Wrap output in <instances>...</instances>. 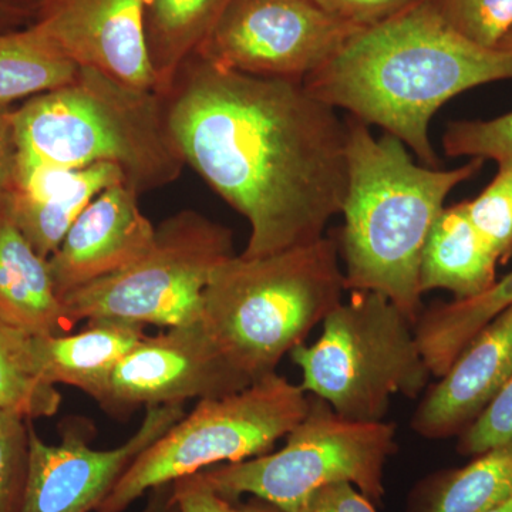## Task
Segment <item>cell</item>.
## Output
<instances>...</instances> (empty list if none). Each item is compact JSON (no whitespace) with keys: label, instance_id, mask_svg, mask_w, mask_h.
I'll list each match as a JSON object with an SVG mask.
<instances>
[{"label":"cell","instance_id":"obj_1","mask_svg":"<svg viewBox=\"0 0 512 512\" xmlns=\"http://www.w3.org/2000/svg\"><path fill=\"white\" fill-rule=\"evenodd\" d=\"M185 165L251 227L245 258L312 244L342 211L346 121L303 82L232 72L194 55L164 94Z\"/></svg>","mask_w":512,"mask_h":512},{"label":"cell","instance_id":"obj_17","mask_svg":"<svg viewBox=\"0 0 512 512\" xmlns=\"http://www.w3.org/2000/svg\"><path fill=\"white\" fill-rule=\"evenodd\" d=\"M144 336L138 323L97 319L79 333L28 336L26 350L43 382L76 387L96 400L114 367Z\"/></svg>","mask_w":512,"mask_h":512},{"label":"cell","instance_id":"obj_10","mask_svg":"<svg viewBox=\"0 0 512 512\" xmlns=\"http://www.w3.org/2000/svg\"><path fill=\"white\" fill-rule=\"evenodd\" d=\"M359 30L313 0H232L197 56L232 72L303 82Z\"/></svg>","mask_w":512,"mask_h":512},{"label":"cell","instance_id":"obj_19","mask_svg":"<svg viewBox=\"0 0 512 512\" xmlns=\"http://www.w3.org/2000/svg\"><path fill=\"white\" fill-rule=\"evenodd\" d=\"M497 255L468 217L464 202L441 211L421 254L419 286L444 289L456 301L483 295L497 282Z\"/></svg>","mask_w":512,"mask_h":512},{"label":"cell","instance_id":"obj_16","mask_svg":"<svg viewBox=\"0 0 512 512\" xmlns=\"http://www.w3.org/2000/svg\"><path fill=\"white\" fill-rule=\"evenodd\" d=\"M120 183L126 184L124 174L113 164L66 170L18 163L0 205L37 254L49 259L90 202Z\"/></svg>","mask_w":512,"mask_h":512},{"label":"cell","instance_id":"obj_15","mask_svg":"<svg viewBox=\"0 0 512 512\" xmlns=\"http://www.w3.org/2000/svg\"><path fill=\"white\" fill-rule=\"evenodd\" d=\"M512 377V305L470 340L412 419L424 439L457 436L490 406Z\"/></svg>","mask_w":512,"mask_h":512},{"label":"cell","instance_id":"obj_2","mask_svg":"<svg viewBox=\"0 0 512 512\" xmlns=\"http://www.w3.org/2000/svg\"><path fill=\"white\" fill-rule=\"evenodd\" d=\"M500 80H512V53L476 45L444 19L436 0H421L356 32L303 84L316 99L383 128L421 163L437 167L429 131L437 111L458 94Z\"/></svg>","mask_w":512,"mask_h":512},{"label":"cell","instance_id":"obj_36","mask_svg":"<svg viewBox=\"0 0 512 512\" xmlns=\"http://www.w3.org/2000/svg\"><path fill=\"white\" fill-rule=\"evenodd\" d=\"M0 2L30 10V12H33L36 15V10L39 9V6L42 5L45 0H0Z\"/></svg>","mask_w":512,"mask_h":512},{"label":"cell","instance_id":"obj_20","mask_svg":"<svg viewBox=\"0 0 512 512\" xmlns=\"http://www.w3.org/2000/svg\"><path fill=\"white\" fill-rule=\"evenodd\" d=\"M232 0H144L148 56L164 96L204 45Z\"/></svg>","mask_w":512,"mask_h":512},{"label":"cell","instance_id":"obj_7","mask_svg":"<svg viewBox=\"0 0 512 512\" xmlns=\"http://www.w3.org/2000/svg\"><path fill=\"white\" fill-rule=\"evenodd\" d=\"M308 409L309 394L278 373L241 392L200 400L138 456L96 512H124L160 485L271 453Z\"/></svg>","mask_w":512,"mask_h":512},{"label":"cell","instance_id":"obj_13","mask_svg":"<svg viewBox=\"0 0 512 512\" xmlns=\"http://www.w3.org/2000/svg\"><path fill=\"white\" fill-rule=\"evenodd\" d=\"M32 25L77 66L157 92L144 0H45Z\"/></svg>","mask_w":512,"mask_h":512},{"label":"cell","instance_id":"obj_23","mask_svg":"<svg viewBox=\"0 0 512 512\" xmlns=\"http://www.w3.org/2000/svg\"><path fill=\"white\" fill-rule=\"evenodd\" d=\"M79 69L33 25L0 32V107L66 86Z\"/></svg>","mask_w":512,"mask_h":512},{"label":"cell","instance_id":"obj_28","mask_svg":"<svg viewBox=\"0 0 512 512\" xmlns=\"http://www.w3.org/2000/svg\"><path fill=\"white\" fill-rule=\"evenodd\" d=\"M29 467V419L0 412V512H20Z\"/></svg>","mask_w":512,"mask_h":512},{"label":"cell","instance_id":"obj_25","mask_svg":"<svg viewBox=\"0 0 512 512\" xmlns=\"http://www.w3.org/2000/svg\"><path fill=\"white\" fill-rule=\"evenodd\" d=\"M468 217L498 261L512 255V163L498 164V173L477 198L464 201Z\"/></svg>","mask_w":512,"mask_h":512},{"label":"cell","instance_id":"obj_38","mask_svg":"<svg viewBox=\"0 0 512 512\" xmlns=\"http://www.w3.org/2000/svg\"><path fill=\"white\" fill-rule=\"evenodd\" d=\"M487 512H512V498L511 500L505 501V503L498 505V507Z\"/></svg>","mask_w":512,"mask_h":512},{"label":"cell","instance_id":"obj_8","mask_svg":"<svg viewBox=\"0 0 512 512\" xmlns=\"http://www.w3.org/2000/svg\"><path fill=\"white\" fill-rule=\"evenodd\" d=\"M394 439L393 423L345 419L309 394L308 413L281 450L205 468L200 474L228 500L249 494L284 512H296L313 491L339 481H348L372 503H380L384 467L397 450Z\"/></svg>","mask_w":512,"mask_h":512},{"label":"cell","instance_id":"obj_32","mask_svg":"<svg viewBox=\"0 0 512 512\" xmlns=\"http://www.w3.org/2000/svg\"><path fill=\"white\" fill-rule=\"evenodd\" d=\"M296 512H376L372 501L355 485L339 481L313 491Z\"/></svg>","mask_w":512,"mask_h":512},{"label":"cell","instance_id":"obj_21","mask_svg":"<svg viewBox=\"0 0 512 512\" xmlns=\"http://www.w3.org/2000/svg\"><path fill=\"white\" fill-rule=\"evenodd\" d=\"M512 498V444L417 485L407 512H487Z\"/></svg>","mask_w":512,"mask_h":512},{"label":"cell","instance_id":"obj_27","mask_svg":"<svg viewBox=\"0 0 512 512\" xmlns=\"http://www.w3.org/2000/svg\"><path fill=\"white\" fill-rule=\"evenodd\" d=\"M441 15L476 45L498 50L512 29V0H436Z\"/></svg>","mask_w":512,"mask_h":512},{"label":"cell","instance_id":"obj_31","mask_svg":"<svg viewBox=\"0 0 512 512\" xmlns=\"http://www.w3.org/2000/svg\"><path fill=\"white\" fill-rule=\"evenodd\" d=\"M333 18L356 29L372 28L406 12L421 0H313Z\"/></svg>","mask_w":512,"mask_h":512},{"label":"cell","instance_id":"obj_29","mask_svg":"<svg viewBox=\"0 0 512 512\" xmlns=\"http://www.w3.org/2000/svg\"><path fill=\"white\" fill-rule=\"evenodd\" d=\"M507 444H512V377L490 406L460 434L458 451L477 457Z\"/></svg>","mask_w":512,"mask_h":512},{"label":"cell","instance_id":"obj_14","mask_svg":"<svg viewBox=\"0 0 512 512\" xmlns=\"http://www.w3.org/2000/svg\"><path fill=\"white\" fill-rule=\"evenodd\" d=\"M133 188L114 184L97 195L47 259L60 299L123 271L146 255L156 227L138 205Z\"/></svg>","mask_w":512,"mask_h":512},{"label":"cell","instance_id":"obj_12","mask_svg":"<svg viewBox=\"0 0 512 512\" xmlns=\"http://www.w3.org/2000/svg\"><path fill=\"white\" fill-rule=\"evenodd\" d=\"M185 414V404L148 407L133 436L110 450H94L82 430H66L59 444H47L29 420L28 480L20 512L97 511L128 467Z\"/></svg>","mask_w":512,"mask_h":512},{"label":"cell","instance_id":"obj_6","mask_svg":"<svg viewBox=\"0 0 512 512\" xmlns=\"http://www.w3.org/2000/svg\"><path fill=\"white\" fill-rule=\"evenodd\" d=\"M303 392L319 397L339 416L383 421L396 394L417 399L431 375L414 325L382 293L353 291L323 320L313 345L296 346Z\"/></svg>","mask_w":512,"mask_h":512},{"label":"cell","instance_id":"obj_3","mask_svg":"<svg viewBox=\"0 0 512 512\" xmlns=\"http://www.w3.org/2000/svg\"><path fill=\"white\" fill-rule=\"evenodd\" d=\"M348 187L338 239L346 291L382 293L416 325L423 312L421 254L450 192L474 177L484 161L451 170L417 164L407 147L367 124L346 120Z\"/></svg>","mask_w":512,"mask_h":512},{"label":"cell","instance_id":"obj_11","mask_svg":"<svg viewBox=\"0 0 512 512\" xmlns=\"http://www.w3.org/2000/svg\"><path fill=\"white\" fill-rule=\"evenodd\" d=\"M249 386L200 318L144 336L114 367L96 402L114 416H126L138 407L220 399Z\"/></svg>","mask_w":512,"mask_h":512},{"label":"cell","instance_id":"obj_24","mask_svg":"<svg viewBox=\"0 0 512 512\" xmlns=\"http://www.w3.org/2000/svg\"><path fill=\"white\" fill-rule=\"evenodd\" d=\"M26 339L28 335L0 325V412L20 413L29 420L55 416L62 394L33 373Z\"/></svg>","mask_w":512,"mask_h":512},{"label":"cell","instance_id":"obj_37","mask_svg":"<svg viewBox=\"0 0 512 512\" xmlns=\"http://www.w3.org/2000/svg\"><path fill=\"white\" fill-rule=\"evenodd\" d=\"M498 50L503 52L512 53V29L508 32V35L504 37L503 42L498 46Z\"/></svg>","mask_w":512,"mask_h":512},{"label":"cell","instance_id":"obj_22","mask_svg":"<svg viewBox=\"0 0 512 512\" xmlns=\"http://www.w3.org/2000/svg\"><path fill=\"white\" fill-rule=\"evenodd\" d=\"M511 305L512 272L477 298L434 303L424 309L414 332L433 376L440 379L470 340Z\"/></svg>","mask_w":512,"mask_h":512},{"label":"cell","instance_id":"obj_4","mask_svg":"<svg viewBox=\"0 0 512 512\" xmlns=\"http://www.w3.org/2000/svg\"><path fill=\"white\" fill-rule=\"evenodd\" d=\"M16 163L80 170L113 164L137 194L173 183L185 163L161 94L80 67L66 86L13 111Z\"/></svg>","mask_w":512,"mask_h":512},{"label":"cell","instance_id":"obj_18","mask_svg":"<svg viewBox=\"0 0 512 512\" xmlns=\"http://www.w3.org/2000/svg\"><path fill=\"white\" fill-rule=\"evenodd\" d=\"M0 325L28 336L74 328L57 295L47 259L37 254L0 205Z\"/></svg>","mask_w":512,"mask_h":512},{"label":"cell","instance_id":"obj_34","mask_svg":"<svg viewBox=\"0 0 512 512\" xmlns=\"http://www.w3.org/2000/svg\"><path fill=\"white\" fill-rule=\"evenodd\" d=\"M140 512H178L173 483L160 485L148 493L147 504Z\"/></svg>","mask_w":512,"mask_h":512},{"label":"cell","instance_id":"obj_33","mask_svg":"<svg viewBox=\"0 0 512 512\" xmlns=\"http://www.w3.org/2000/svg\"><path fill=\"white\" fill-rule=\"evenodd\" d=\"M18 160L13 111L0 107V195L5 194L12 185Z\"/></svg>","mask_w":512,"mask_h":512},{"label":"cell","instance_id":"obj_26","mask_svg":"<svg viewBox=\"0 0 512 512\" xmlns=\"http://www.w3.org/2000/svg\"><path fill=\"white\" fill-rule=\"evenodd\" d=\"M441 141L448 157L512 163V111L491 120L453 121Z\"/></svg>","mask_w":512,"mask_h":512},{"label":"cell","instance_id":"obj_5","mask_svg":"<svg viewBox=\"0 0 512 512\" xmlns=\"http://www.w3.org/2000/svg\"><path fill=\"white\" fill-rule=\"evenodd\" d=\"M338 239L325 237L218 265L202 296L201 320L228 365L254 384L276 373L346 291Z\"/></svg>","mask_w":512,"mask_h":512},{"label":"cell","instance_id":"obj_30","mask_svg":"<svg viewBox=\"0 0 512 512\" xmlns=\"http://www.w3.org/2000/svg\"><path fill=\"white\" fill-rule=\"evenodd\" d=\"M178 512H284L259 498L239 503L218 494L200 473L180 478L173 483Z\"/></svg>","mask_w":512,"mask_h":512},{"label":"cell","instance_id":"obj_9","mask_svg":"<svg viewBox=\"0 0 512 512\" xmlns=\"http://www.w3.org/2000/svg\"><path fill=\"white\" fill-rule=\"evenodd\" d=\"M235 255L231 229L194 210L165 218L153 244L117 274L62 299L73 325L114 319L138 325H183L201 318L212 272Z\"/></svg>","mask_w":512,"mask_h":512},{"label":"cell","instance_id":"obj_35","mask_svg":"<svg viewBox=\"0 0 512 512\" xmlns=\"http://www.w3.org/2000/svg\"><path fill=\"white\" fill-rule=\"evenodd\" d=\"M32 16L35 18V13L30 10L0 2V32L16 29Z\"/></svg>","mask_w":512,"mask_h":512}]
</instances>
